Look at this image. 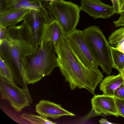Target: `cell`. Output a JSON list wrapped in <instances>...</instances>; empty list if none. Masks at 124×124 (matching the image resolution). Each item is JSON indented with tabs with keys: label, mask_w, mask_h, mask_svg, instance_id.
Instances as JSON below:
<instances>
[{
	"label": "cell",
	"mask_w": 124,
	"mask_h": 124,
	"mask_svg": "<svg viewBox=\"0 0 124 124\" xmlns=\"http://www.w3.org/2000/svg\"><path fill=\"white\" fill-rule=\"evenodd\" d=\"M124 84V79L120 73L117 75H109L101 81L99 87L103 94L114 97L115 91Z\"/></svg>",
	"instance_id": "cell-16"
},
{
	"label": "cell",
	"mask_w": 124,
	"mask_h": 124,
	"mask_svg": "<svg viewBox=\"0 0 124 124\" xmlns=\"http://www.w3.org/2000/svg\"><path fill=\"white\" fill-rule=\"evenodd\" d=\"M7 31V39L10 40L19 42L33 51L36 50L31 44L29 32L23 23L18 26H9Z\"/></svg>",
	"instance_id": "cell-13"
},
{
	"label": "cell",
	"mask_w": 124,
	"mask_h": 124,
	"mask_svg": "<svg viewBox=\"0 0 124 124\" xmlns=\"http://www.w3.org/2000/svg\"><path fill=\"white\" fill-rule=\"evenodd\" d=\"M115 98L116 105L120 116L124 118V100Z\"/></svg>",
	"instance_id": "cell-21"
},
{
	"label": "cell",
	"mask_w": 124,
	"mask_h": 124,
	"mask_svg": "<svg viewBox=\"0 0 124 124\" xmlns=\"http://www.w3.org/2000/svg\"><path fill=\"white\" fill-rule=\"evenodd\" d=\"M99 122L101 124H114V123L109 122L107 119L105 118H102L100 120Z\"/></svg>",
	"instance_id": "cell-27"
},
{
	"label": "cell",
	"mask_w": 124,
	"mask_h": 124,
	"mask_svg": "<svg viewBox=\"0 0 124 124\" xmlns=\"http://www.w3.org/2000/svg\"><path fill=\"white\" fill-rule=\"evenodd\" d=\"M113 7L115 13H119L120 6L119 0H111Z\"/></svg>",
	"instance_id": "cell-25"
},
{
	"label": "cell",
	"mask_w": 124,
	"mask_h": 124,
	"mask_svg": "<svg viewBox=\"0 0 124 124\" xmlns=\"http://www.w3.org/2000/svg\"><path fill=\"white\" fill-rule=\"evenodd\" d=\"M23 23L29 32L31 44L36 49L40 46L45 19L40 13L31 10L25 17Z\"/></svg>",
	"instance_id": "cell-8"
},
{
	"label": "cell",
	"mask_w": 124,
	"mask_h": 124,
	"mask_svg": "<svg viewBox=\"0 0 124 124\" xmlns=\"http://www.w3.org/2000/svg\"><path fill=\"white\" fill-rule=\"evenodd\" d=\"M120 16L118 19L114 22L116 27L121 26H124V11L120 13Z\"/></svg>",
	"instance_id": "cell-24"
},
{
	"label": "cell",
	"mask_w": 124,
	"mask_h": 124,
	"mask_svg": "<svg viewBox=\"0 0 124 124\" xmlns=\"http://www.w3.org/2000/svg\"><path fill=\"white\" fill-rule=\"evenodd\" d=\"M124 0H119V4L120 5V6H121Z\"/></svg>",
	"instance_id": "cell-32"
},
{
	"label": "cell",
	"mask_w": 124,
	"mask_h": 124,
	"mask_svg": "<svg viewBox=\"0 0 124 124\" xmlns=\"http://www.w3.org/2000/svg\"><path fill=\"white\" fill-rule=\"evenodd\" d=\"M82 31L88 46L99 66L104 73L110 75L113 68L111 46L102 32L94 25Z\"/></svg>",
	"instance_id": "cell-4"
},
{
	"label": "cell",
	"mask_w": 124,
	"mask_h": 124,
	"mask_svg": "<svg viewBox=\"0 0 124 124\" xmlns=\"http://www.w3.org/2000/svg\"><path fill=\"white\" fill-rule=\"evenodd\" d=\"M0 77L14 83H15L12 72L5 62L0 57Z\"/></svg>",
	"instance_id": "cell-20"
},
{
	"label": "cell",
	"mask_w": 124,
	"mask_h": 124,
	"mask_svg": "<svg viewBox=\"0 0 124 124\" xmlns=\"http://www.w3.org/2000/svg\"><path fill=\"white\" fill-rule=\"evenodd\" d=\"M0 92L2 98L8 100L17 112H20L24 108L29 106L30 103L24 89L0 77Z\"/></svg>",
	"instance_id": "cell-7"
},
{
	"label": "cell",
	"mask_w": 124,
	"mask_h": 124,
	"mask_svg": "<svg viewBox=\"0 0 124 124\" xmlns=\"http://www.w3.org/2000/svg\"><path fill=\"white\" fill-rule=\"evenodd\" d=\"M66 35L69 46L81 61L88 67L98 69L99 65L88 46L83 31L76 29Z\"/></svg>",
	"instance_id": "cell-6"
},
{
	"label": "cell",
	"mask_w": 124,
	"mask_h": 124,
	"mask_svg": "<svg viewBox=\"0 0 124 124\" xmlns=\"http://www.w3.org/2000/svg\"><path fill=\"white\" fill-rule=\"evenodd\" d=\"M124 39V27L113 32L108 37V42L113 46L117 47Z\"/></svg>",
	"instance_id": "cell-19"
},
{
	"label": "cell",
	"mask_w": 124,
	"mask_h": 124,
	"mask_svg": "<svg viewBox=\"0 0 124 124\" xmlns=\"http://www.w3.org/2000/svg\"><path fill=\"white\" fill-rule=\"evenodd\" d=\"M0 12L7 10L28 9L41 13L46 19L51 14L40 0H0Z\"/></svg>",
	"instance_id": "cell-9"
},
{
	"label": "cell",
	"mask_w": 124,
	"mask_h": 124,
	"mask_svg": "<svg viewBox=\"0 0 124 124\" xmlns=\"http://www.w3.org/2000/svg\"><path fill=\"white\" fill-rule=\"evenodd\" d=\"M98 116V115L95 113L94 110L92 108L90 112L87 117V118H90L91 117L93 116Z\"/></svg>",
	"instance_id": "cell-28"
},
{
	"label": "cell",
	"mask_w": 124,
	"mask_h": 124,
	"mask_svg": "<svg viewBox=\"0 0 124 124\" xmlns=\"http://www.w3.org/2000/svg\"><path fill=\"white\" fill-rule=\"evenodd\" d=\"M42 1H45L46 2H55L60 0H40Z\"/></svg>",
	"instance_id": "cell-30"
},
{
	"label": "cell",
	"mask_w": 124,
	"mask_h": 124,
	"mask_svg": "<svg viewBox=\"0 0 124 124\" xmlns=\"http://www.w3.org/2000/svg\"><path fill=\"white\" fill-rule=\"evenodd\" d=\"M124 11V0L120 7V10L118 14Z\"/></svg>",
	"instance_id": "cell-29"
},
{
	"label": "cell",
	"mask_w": 124,
	"mask_h": 124,
	"mask_svg": "<svg viewBox=\"0 0 124 124\" xmlns=\"http://www.w3.org/2000/svg\"><path fill=\"white\" fill-rule=\"evenodd\" d=\"M55 53L50 42H42L35 51L24 56L22 62L27 84L39 81L58 67Z\"/></svg>",
	"instance_id": "cell-2"
},
{
	"label": "cell",
	"mask_w": 124,
	"mask_h": 124,
	"mask_svg": "<svg viewBox=\"0 0 124 124\" xmlns=\"http://www.w3.org/2000/svg\"><path fill=\"white\" fill-rule=\"evenodd\" d=\"M35 111L44 118L56 119L63 116L75 115L62 108L59 105L50 101L41 100L36 106Z\"/></svg>",
	"instance_id": "cell-12"
},
{
	"label": "cell",
	"mask_w": 124,
	"mask_h": 124,
	"mask_svg": "<svg viewBox=\"0 0 124 124\" xmlns=\"http://www.w3.org/2000/svg\"><path fill=\"white\" fill-rule=\"evenodd\" d=\"M115 97L124 100V84L119 87L115 91Z\"/></svg>",
	"instance_id": "cell-22"
},
{
	"label": "cell",
	"mask_w": 124,
	"mask_h": 124,
	"mask_svg": "<svg viewBox=\"0 0 124 124\" xmlns=\"http://www.w3.org/2000/svg\"><path fill=\"white\" fill-rule=\"evenodd\" d=\"M31 11L28 9L5 11L0 12V25L6 27L14 26L23 20Z\"/></svg>",
	"instance_id": "cell-15"
},
{
	"label": "cell",
	"mask_w": 124,
	"mask_h": 124,
	"mask_svg": "<svg viewBox=\"0 0 124 124\" xmlns=\"http://www.w3.org/2000/svg\"><path fill=\"white\" fill-rule=\"evenodd\" d=\"M64 35L65 34L61 25L57 20L54 19L45 24L41 42H50L54 48Z\"/></svg>",
	"instance_id": "cell-14"
},
{
	"label": "cell",
	"mask_w": 124,
	"mask_h": 124,
	"mask_svg": "<svg viewBox=\"0 0 124 124\" xmlns=\"http://www.w3.org/2000/svg\"><path fill=\"white\" fill-rule=\"evenodd\" d=\"M92 108L99 116H120L116 108L114 97L94 95L91 100Z\"/></svg>",
	"instance_id": "cell-11"
},
{
	"label": "cell",
	"mask_w": 124,
	"mask_h": 124,
	"mask_svg": "<svg viewBox=\"0 0 124 124\" xmlns=\"http://www.w3.org/2000/svg\"><path fill=\"white\" fill-rule=\"evenodd\" d=\"M121 74L124 79V67L123 68V70Z\"/></svg>",
	"instance_id": "cell-31"
},
{
	"label": "cell",
	"mask_w": 124,
	"mask_h": 124,
	"mask_svg": "<svg viewBox=\"0 0 124 124\" xmlns=\"http://www.w3.org/2000/svg\"><path fill=\"white\" fill-rule=\"evenodd\" d=\"M116 48L119 51L124 53V39Z\"/></svg>",
	"instance_id": "cell-26"
},
{
	"label": "cell",
	"mask_w": 124,
	"mask_h": 124,
	"mask_svg": "<svg viewBox=\"0 0 124 124\" xmlns=\"http://www.w3.org/2000/svg\"><path fill=\"white\" fill-rule=\"evenodd\" d=\"M80 8L95 19H108L115 13L112 6L101 0H81Z\"/></svg>",
	"instance_id": "cell-10"
},
{
	"label": "cell",
	"mask_w": 124,
	"mask_h": 124,
	"mask_svg": "<svg viewBox=\"0 0 124 124\" xmlns=\"http://www.w3.org/2000/svg\"><path fill=\"white\" fill-rule=\"evenodd\" d=\"M21 117L33 124H55L47 118L40 115H36L27 113H23L21 115Z\"/></svg>",
	"instance_id": "cell-18"
},
{
	"label": "cell",
	"mask_w": 124,
	"mask_h": 124,
	"mask_svg": "<svg viewBox=\"0 0 124 124\" xmlns=\"http://www.w3.org/2000/svg\"><path fill=\"white\" fill-rule=\"evenodd\" d=\"M7 27L0 25V45L8 38Z\"/></svg>",
	"instance_id": "cell-23"
},
{
	"label": "cell",
	"mask_w": 124,
	"mask_h": 124,
	"mask_svg": "<svg viewBox=\"0 0 124 124\" xmlns=\"http://www.w3.org/2000/svg\"><path fill=\"white\" fill-rule=\"evenodd\" d=\"M21 43L7 39L0 45V57L10 69L14 81L25 90L29 100L31 99L27 88L22 62L25 54L34 52Z\"/></svg>",
	"instance_id": "cell-3"
},
{
	"label": "cell",
	"mask_w": 124,
	"mask_h": 124,
	"mask_svg": "<svg viewBox=\"0 0 124 124\" xmlns=\"http://www.w3.org/2000/svg\"><path fill=\"white\" fill-rule=\"evenodd\" d=\"M47 6L54 19L61 25L65 35L76 29L81 11L78 5L70 1L60 0L47 2Z\"/></svg>",
	"instance_id": "cell-5"
},
{
	"label": "cell",
	"mask_w": 124,
	"mask_h": 124,
	"mask_svg": "<svg viewBox=\"0 0 124 124\" xmlns=\"http://www.w3.org/2000/svg\"><path fill=\"white\" fill-rule=\"evenodd\" d=\"M58 67L71 90L85 88L94 95L95 90L103 76L98 69L85 66L71 50L66 35L62 36L54 47Z\"/></svg>",
	"instance_id": "cell-1"
},
{
	"label": "cell",
	"mask_w": 124,
	"mask_h": 124,
	"mask_svg": "<svg viewBox=\"0 0 124 124\" xmlns=\"http://www.w3.org/2000/svg\"><path fill=\"white\" fill-rule=\"evenodd\" d=\"M113 62V68L117 70L120 73L124 67V53L116 47L110 46Z\"/></svg>",
	"instance_id": "cell-17"
}]
</instances>
